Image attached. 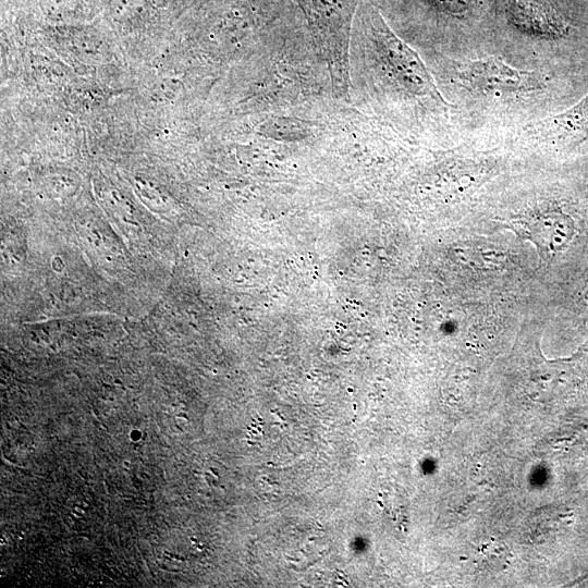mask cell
<instances>
[{
    "instance_id": "cell-7",
    "label": "cell",
    "mask_w": 588,
    "mask_h": 588,
    "mask_svg": "<svg viewBox=\"0 0 588 588\" xmlns=\"http://www.w3.org/2000/svg\"><path fill=\"white\" fill-rule=\"evenodd\" d=\"M509 556L506 547L497 540L489 541L479 549V562L491 569L502 568L506 564Z\"/></svg>"
},
{
    "instance_id": "cell-1",
    "label": "cell",
    "mask_w": 588,
    "mask_h": 588,
    "mask_svg": "<svg viewBox=\"0 0 588 588\" xmlns=\"http://www.w3.org/2000/svg\"><path fill=\"white\" fill-rule=\"evenodd\" d=\"M314 41L328 64L338 97H347L348 50L358 0H296Z\"/></svg>"
},
{
    "instance_id": "cell-5",
    "label": "cell",
    "mask_w": 588,
    "mask_h": 588,
    "mask_svg": "<svg viewBox=\"0 0 588 588\" xmlns=\"http://www.w3.org/2000/svg\"><path fill=\"white\" fill-rule=\"evenodd\" d=\"M525 225L528 238L546 255L563 250L575 232L572 217L560 210L539 211Z\"/></svg>"
},
{
    "instance_id": "cell-3",
    "label": "cell",
    "mask_w": 588,
    "mask_h": 588,
    "mask_svg": "<svg viewBox=\"0 0 588 588\" xmlns=\"http://www.w3.org/2000/svg\"><path fill=\"white\" fill-rule=\"evenodd\" d=\"M455 77L460 85L479 94L528 93L544 85L540 73L516 69L493 57L460 63Z\"/></svg>"
},
{
    "instance_id": "cell-2",
    "label": "cell",
    "mask_w": 588,
    "mask_h": 588,
    "mask_svg": "<svg viewBox=\"0 0 588 588\" xmlns=\"http://www.w3.org/2000/svg\"><path fill=\"white\" fill-rule=\"evenodd\" d=\"M360 24L389 77L407 95L446 105L418 54L401 40L370 5L360 9Z\"/></svg>"
},
{
    "instance_id": "cell-6",
    "label": "cell",
    "mask_w": 588,
    "mask_h": 588,
    "mask_svg": "<svg viewBox=\"0 0 588 588\" xmlns=\"http://www.w3.org/2000/svg\"><path fill=\"white\" fill-rule=\"evenodd\" d=\"M536 132L554 138L588 136V95L567 111L538 124Z\"/></svg>"
},
{
    "instance_id": "cell-8",
    "label": "cell",
    "mask_w": 588,
    "mask_h": 588,
    "mask_svg": "<svg viewBox=\"0 0 588 588\" xmlns=\"http://www.w3.org/2000/svg\"><path fill=\"white\" fill-rule=\"evenodd\" d=\"M434 9L449 13L461 14L469 10L471 0H426Z\"/></svg>"
},
{
    "instance_id": "cell-4",
    "label": "cell",
    "mask_w": 588,
    "mask_h": 588,
    "mask_svg": "<svg viewBox=\"0 0 588 588\" xmlns=\"http://www.w3.org/2000/svg\"><path fill=\"white\" fill-rule=\"evenodd\" d=\"M506 11L511 23L525 34L556 39L568 33L567 23L543 0H509Z\"/></svg>"
}]
</instances>
